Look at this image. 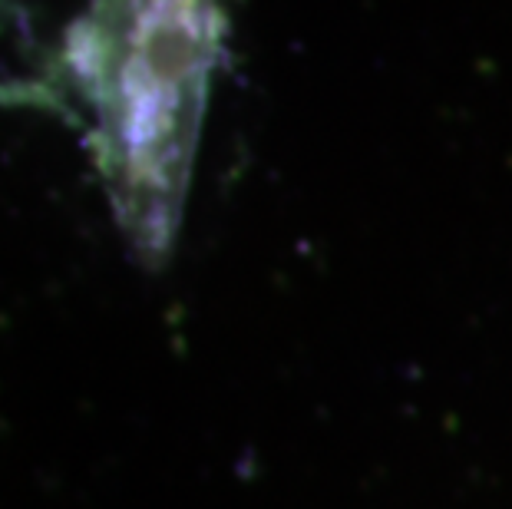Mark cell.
I'll return each instance as SVG.
<instances>
[{
    "label": "cell",
    "mask_w": 512,
    "mask_h": 509,
    "mask_svg": "<svg viewBox=\"0 0 512 509\" xmlns=\"http://www.w3.org/2000/svg\"><path fill=\"white\" fill-rule=\"evenodd\" d=\"M222 34L219 0H90L67 34L90 153L149 268L176 245Z\"/></svg>",
    "instance_id": "cell-1"
}]
</instances>
